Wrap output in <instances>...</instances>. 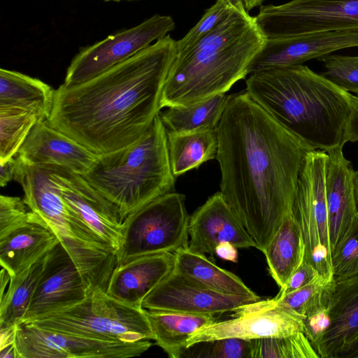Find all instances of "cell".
Wrapping results in <instances>:
<instances>
[{"mask_svg": "<svg viewBox=\"0 0 358 358\" xmlns=\"http://www.w3.org/2000/svg\"><path fill=\"white\" fill-rule=\"evenodd\" d=\"M217 134L220 192L264 253L292 214L304 158L314 149L245 90L229 95Z\"/></svg>", "mask_w": 358, "mask_h": 358, "instance_id": "cell-1", "label": "cell"}, {"mask_svg": "<svg viewBox=\"0 0 358 358\" xmlns=\"http://www.w3.org/2000/svg\"><path fill=\"white\" fill-rule=\"evenodd\" d=\"M176 54V41L167 34L85 83L61 85L47 122L98 155L131 145L159 114Z\"/></svg>", "mask_w": 358, "mask_h": 358, "instance_id": "cell-2", "label": "cell"}, {"mask_svg": "<svg viewBox=\"0 0 358 358\" xmlns=\"http://www.w3.org/2000/svg\"><path fill=\"white\" fill-rule=\"evenodd\" d=\"M248 94L282 126L314 150L343 147L352 96L300 64L251 73Z\"/></svg>", "mask_w": 358, "mask_h": 358, "instance_id": "cell-3", "label": "cell"}, {"mask_svg": "<svg viewBox=\"0 0 358 358\" xmlns=\"http://www.w3.org/2000/svg\"><path fill=\"white\" fill-rule=\"evenodd\" d=\"M265 40L255 17L234 9L201 41L176 54L164 85L162 108L225 94L248 74Z\"/></svg>", "mask_w": 358, "mask_h": 358, "instance_id": "cell-4", "label": "cell"}, {"mask_svg": "<svg viewBox=\"0 0 358 358\" xmlns=\"http://www.w3.org/2000/svg\"><path fill=\"white\" fill-rule=\"evenodd\" d=\"M84 179L112 203L123 220L165 194L174 192L166 129L157 115L136 141L100 155Z\"/></svg>", "mask_w": 358, "mask_h": 358, "instance_id": "cell-5", "label": "cell"}, {"mask_svg": "<svg viewBox=\"0 0 358 358\" xmlns=\"http://www.w3.org/2000/svg\"><path fill=\"white\" fill-rule=\"evenodd\" d=\"M15 181L23 200L55 232L90 288L105 286L117 266V255L105 246L63 199L50 166L29 165L16 155Z\"/></svg>", "mask_w": 358, "mask_h": 358, "instance_id": "cell-6", "label": "cell"}, {"mask_svg": "<svg viewBox=\"0 0 358 358\" xmlns=\"http://www.w3.org/2000/svg\"><path fill=\"white\" fill-rule=\"evenodd\" d=\"M30 323L44 329L106 341L154 340L144 308L125 304L101 290L89 291L80 303Z\"/></svg>", "mask_w": 358, "mask_h": 358, "instance_id": "cell-7", "label": "cell"}, {"mask_svg": "<svg viewBox=\"0 0 358 358\" xmlns=\"http://www.w3.org/2000/svg\"><path fill=\"white\" fill-rule=\"evenodd\" d=\"M183 194L162 195L128 215L123 221L117 264L188 247L189 221Z\"/></svg>", "mask_w": 358, "mask_h": 358, "instance_id": "cell-8", "label": "cell"}, {"mask_svg": "<svg viewBox=\"0 0 358 358\" xmlns=\"http://www.w3.org/2000/svg\"><path fill=\"white\" fill-rule=\"evenodd\" d=\"M327 153L313 150L306 155L299 173L292 214L302 234L304 257L327 280L333 278L331 248L325 196Z\"/></svg>", "mask_w": 358, "mask_h": 358, "instance_id": "cell-9", "label": "cell"}, {"mask_svg": "<svg viewBox=\"0 0 358 358\" xmlns=\"http://www.w3.org/2000/svg\"><path fill=\"white\" fill-rule=\"evenodd\" d=\"M266 39L358 28V0H292L262 6L255 17Z\"/></svg>", "mask_w": 358, "mask_h": 358, "instance_id": "cell-10", "label": "cell"}, {"mask_svg": "<svg viewBox=\"0 0 358 358\" xmlns=\"http://www.w3.org/2000/svg\"><path fill=\"white\" fill-rule=\"evenodd\" d=\"M174 27L171 16L156 14L136 27L82 48L68 67L63 85L73 87L96 77L166 36Z\"/></svg>", "mask_w": 358, "mask_h": 358, "instance_id": "cell-11", "label": "cell"}, {"mask_svg": "<svg viewBox=\"0 0 358 358\" xmlns=\"http://www.w3.org/2000/svg\"><path fill=\"white\" fill-rule=\"evenodd\" d=\"M15 345L18 358H127L141 355L152 344L102 341L22 322L16 326Z\"/></svg>", "mask_w": 358, "mask_h": 358, "instance_id": "cell-12", "label": "cell"}, {"mask_svg": "<svg viewBox=\"0 0 358 358\" xmlns=\"http://www.w3.org/2000/svg\"><path fill=\"white\" fill-rule=\"evenodd\" d=\"M234 312L232 319L217 321L196 331L187 341V348L226 338L253 340L303 333L301 316L272 305L268 299L247 304Z\"/></svg>", "mask_w": 358, "mask_h": 358, "instance_id": "cell-13", "label": "cell"}, {"mask_svg": "<svg viewBox=\"0 0 358 358\" xmlns=\"http://www.w3.org/2000/svg\"><path fill=\"white\" fill-rule=\"evenodd\" d=\"M50 166L52 178L63 199L97 238L117 255L124 221L117 208L81 175L60 166Z\"/></svg>", "mask_w": 358, "mask_h": 358, "instance_id": "cell-14", "label": "cell"}, {"mask_svg": "<svg viewBox=\"0 0 358 358\" xmlns=\"http://www.w3.org/2000/svg\"><path fill=\"white\" fill-rule=\"evenodd\" d=\"M90 289L76 263L57 243L47 254L23 322L60 310L84 300Z\"/></svg>", "mask_w": 358, "mask_h": 358, "instance_id": "cell-15", "label": "cell"}, {"mask_svg": "<svg viewBox=\"0 0 358 358\" xmlns=\"http://www.w3.org/2000/svg\"><path fill=\"white\" fill-rule=\"evenodd\" d=\"M259 300L209 289L175 268L144 299L142 308L195 315H220Z\"/></svg>", "mask_w": 358, "mask_h": 358, "instance_id": "cell-16", "label": "cell"}, {"mask_svg": "<svg viewBox=\"0 0 358 358\" xmlns=\"http://www.w3.org/2000/svg\"><path fill=\"white\" fill-rule=\"evenodd\" d=\"M358 47V28L268 38L250 63L248 74L275 67L300 65L348 48Z\"/></svg>", "mask_w": 358, "mask_h": 358, "instance_id": "cell-17", "label": "cell"}, {"mask_svg": "<svg viewBox=\"0 0 358 358\" xmlns=\"http://www.w3.org/2000/svg\"><path fill=\"white\" fill-rule=\"evenodd\" d=\"M188 232V249L212 257L222 242L237 248L257 247L220 192L210 196L190 215Z\"/></svg>", "mask_w": 358, "mask_h": 358, "instance_id": "cell-18", "label": "cell"}, {"mask_svg": "<svg viewBox=\"0 0 358 358\" xmlns=\"http://www.w3.org/2000/svg\"><path fill=\"white\" fill-rule=\"evenodd\" d=\"M16 155L29 165L57 166L80 175L90 171L99 156L47 120L35 124Z\"/></svg>", "mask_w": 358, "mask_h": 358, "instance_id": "cell-19", "label": "cell"}, {"mask_svg": "<svg viewBox=\"0 0 358 358\" xmlns=\"http://www.w3.org/2000/svg\"><path fill=\"white\" fill-rule=\"evenodd\" d=\"M325 196L331 254L358 215L353 189V169L343 147L327 151Z\"/></svg>", "mask_w": 358, "mask_h": 358, "instance_id": "cell-20", "label": "cell"}, {"mask_svg": "<svg viewBox=\"0 0 358 358\" xmlns=\"http://www.w3.org/2000/svg\"><path fill=\"white\" fill-rule=\"evenodd\" d=\"M174 266L173 252L144 255L117 264L110 276L106 293L125 304L142 308L145 296Z\"/></svg>", "mask_w": 358, "mask_h": 358, "instance_id": "cell-21", "label": "cell"}, {"mask_svg": "<svg viewBox=\"0 0 358 358\" xmlns=\"http://www.w3.org/2000/svg\"><path fill=\"white\" fill-rule=\"evenodd\" d=\"M329 306L331 324L315 350L320 358H342L358 338V275L335 281Z\"/></svg>", "mask_w": 358, "mask_h": 358, "instance_id": "cell-22", "label": "cell"}, {"mask_svg": "<svg viewBox=\"0 0 358 358\" xmlns=\"http://www.w3.org/2000/svg\"><path fill=\"white\" fill-rule=\"evenodd\" d=\"M55 232L38 216L0 239V263L10 276L27 269L57 243Z\"/></svg>", "mask_w": 358, "mask_h": 358, "instance_id": "cell-23", "label": "cell"}, {"mask_svg": "<svg viewBox=\"0 0 358 358\" xmlns=\"http://www.w3.org/2000/svg\"><path fill=\"white\" fill-rule=\"evenodd\" d=\"M145 312L156 344L171 358L182 357L188 349L187 341L196 331L218 321L215 315L148 309H145Z\"/></svg>", "mask_w": 358, "mask_h": 358, "instance_id": "cell-24", "label": "cell"}, {"mask_svg": "<svg viewBox=\"0 0 358 358\" xmlns=\"http://www.w3.org/2000/svg\"><path fill=\"white\" fill-rule=\"evenodd\" d=\"M174 255V268L196 283L220 294L261 300L238 276L217 266L205 255L188 248H180Z\"/></svg>", "mask_w": 358, "mask_h": 358, "instance_id": "cell-25", "label": "cell"}, {"mask_svg": "<svg viewBox=\"0 0 358 358\" xmlns=\"http://www.w3.org/2000/svg\"><path fill=\"white\" fill-rule=\"evenodd\" d=\"M55 91L38 78L12 70L0 69V106L30 109L48 120Z\"/></svg>", "mask_w": 358, "mask_h": 358, "instance_id": "cell-26", "label": "cell"}, {"mask_svg": "<svg viewBox=\"0 0 358 358\" xmlns=\"http://www.w3.org/2000/svg\"><path fill=\"white\" fill-rule=\"evenodd\" d=\"M166 134L169 162L176 178L216 159L217 128L181 133L166 131Z\"/></svg>", "mask_w": 358, "mask_h": 358, "instance_id": "cell-27", "label": "cell"}, {"mask_svg": "<svg viewBox=\"0 0 358 358\" xmlns=\"http://www.w3.org/2000/svg\"><path fill=\"white\" fill-rule=\"evenodd\" d=\"M305 244L292 214L276 231L264 254L268 271L280 289L283 287L305 256Z\"/></svg>", "mask_w": 358, "mask_h": 358, "instance_id": "cell-28", "label": "cell"}, {"mask_svg": "<svg viewBox=\"0 0 358 358\" xmlns=\"http://www.w3.org/2000/svg\"><path fill=\"white\" fill-rule=\"evenodd\" d=\"M229 98V95L220 94L192 104L168 107L159 115L167 132L216 129Z\"/></svg>", "mask_w": 358, "mask_h": 358, "instance_id": "cell-29", "label": "cell"}, {"mask_svg": "<svg viewBox=\"0 0 358 358\" xmlns=\"http://www.w3.org/2000/svg\"><path fill=\"white\" fill-rule=\"evenodd\" d=\"M47 254V253H46ZM46 254L17 275L10 276L0 301V327L23 322L43 268Z\"/></svg>", "mask_w": 358, "mask_h": 358, "instance_id": "cell-30", "label": "cell"}, {"mask_svg": "<svg viewBox=\"0 0 358 358\" xmlns=\"http://www.w3.org/2000/svg\"><path fill=\"white\" fill-rule=\"evenodd\" d=\"M45 120L37 112L0 106V163L14 157L35 124Z\"/></svg>", "mask_w": 358, "mask_h": 358, "instance_id": "cell-31", "label": "cell"}, {"mask_svg": "<svg viewBox=\"0 0 358 358\" xmlns=\"http://www.w3.org/2000/svg\"><path fill=\"white\" fill-rule=\"evenodd\" d=\"M250 341L252 358H320L303 332L284 337Z\"/></svg>", "mask_w": 358, "mask_h": 358, "instance_id": "cell-32", "label": "cell"}, {"mask_svg": "<svg viewBox=\"0 0 358 358\" xmlns=\"http://www.w3.org/2000/svg\"><path fill=\"white\" fill-rule=\"evenodd\" d=\"M334 283V279L327 280L320 277L301 288L284 296H275L268 301L273 306L290 310L303 317L330 297Z\"/></svg>", "mask_w": 358, "mask_h": 358, "instance_id": "cell-33", "label": "cell"}, {"mask_svg": "<svg viewBox=\"0 0 358 358\" xmlns=\"http://www.w3.org/2000/svg\"><path fill=\"white\" fill-rule=\"evenodd\" d=\"M335 281L358 275V215L331 254Z\"/></svg>", "mask_w": 358, "mask_h": 358, "instance_id": "cell-34", "label": "cell"}, {"mask_svg": "<svg viewBox=\"0 0 358 358\" xmlns=\"http://www.w3.org/2000/svg\"><path fill=\"white\" fill-rule=\"evenodd\" d=\"M317 59L326 69L322 76L345 91L358 94V56L329 54Z\"/></svg>", "mask_w": 358, "mask_h": 358, "instance_id": "cell-35", "label": "cell"}, {"mask_svg": "<svg viewBox=\"0 0 358 358\" xmlns=\"http://www.w3.org/2000/svg\"><path fill=\"white\" fill-rule=\"evenodd\" d=\"M234 10L227 0H217L215 4L206 10L197 24L182 38L176 41L177 53L191 48L201 41L222 23Z\"/></svg>", "mask_w": 358, "mask_h": 358, "instance_id": "cell-36", "label": "cell"}, {"mask_svg": "<svg viewBox=\"0 0 358 358\" xmlns=\"http://www.w3.org/2000/svg\"><path fill=\"white\" fill-rule=\"evenodd\" d=\"M38 217L20 197L0 196V239Z\"/></svg>", "mask_w": 358, "mask_h": 358, "instance_id": "cell-37", "label": "cell"}, {"mask_svg": "<svg viewBox=\"0 0 358 358\" xmlns=\"http://www.w3.org/2000/svg\"><path fill=\"white\" fill-rule=\"evenodd\" d=\"M200 343L203 346L196 357L252 358L250 340L226 338Z\"/></svg>", "mask_w": 358, "mask_h": 358, "instance_id": "cell-38", "label": "cell"}, {"mask_svg": "<svg viewBox=\"0 0 358 358\" xmlns=\"http://www.w3.org/2000/svg\"><path fill=\"white\" fill-rule=\"evenodd\" d=\"M329 299L330 297L302 317L303 334L314 348L320 342L331 324Z\"/></svg>", "mask_w": 358, "mask_h": 358, "instance_id": "cell-39", "label": "cell"}, {"mask_svg": "<svg viewBox=\"0 0 358 358\" xmlns=\"http://www.w3.org/2000/svg\"><path fill=\"white\" fill-rule=\"evenodd\" d=\"M321 277L315 267L305 257L293 272L285 286L280 289L276 296H284L301 288Z\"/></svg>", "mask_w": 358, "mask_h": 358, "instance_id": "cell-40", "label": "cell"}, {"mask_svg": "<svg viewBox=\"0 0 358 358\" xmlns=\"http://www.w3.org/2000/svg\"><path fill=\"white\" fill-rule=\"evenodd\" d=\"M344 141H358V94L352 96L351 112L345 128Z\"/></svg>", "mask_w": 358, "mask_h": 358, "instance_id": "cell-41", "label": "cell"}, {"mask_svg": "<svg viewBox=\"0 0 358 358\" xmlns=\"http://www.w3.org/2000/svg\"><path fill=\"white\" fill-rule=\"evenodd\" d=\"M0 185L3 187L15 180L17 169L16 155L8 161L0 163Z\"/></svg>", "mask_w": 358, "mask_h": 358, "instance_id": "cell-42", "label": "cell"}, {"mask_svg": "<svg viewBox=\"0 0 358 358\" xmlns=\"http://www.w3.org/2000/svg\"><path fill=\"white\" fill-rule=\"evenodd\" d=\"M215 253L220 258L224 260L237 262V248L229 242H222L215 248Z\"/></svg>", "mask_w": 358, "mask_h": 358, "instance_id": "cell-43", "label": "cell"}, {"mask_svg": "<svg viewBox=\"0 0 358 358\" xmlns=\"http://www.w3.org/2000/svg\"><path fill=\"white\" fill-rule=\"evenodd\" d=\"M16 326L0 327V349L15 343Z\"/></svg>", "mask_w": 358, "mask_h": 358, "instance_id": "cell-44", "label": "cell"}, {"mask_svg": "<svg viewBox=\"0 0 358 358\" xmlns=\"http://www.w3.org/2000/svg\"><path fill=\"white\" fill-rule=\"evenodd\" d=\"M1 358H18L15 343L0 349Z\"/></svg>", "mask_w": 358, "mask_h": 358, "instance_id": "cell-45", "label": "cell"}, {"mask_svg": "<svg viewBox=\"0 0 358 358\" xmlns=\"http://www.w3.org/2000/svg\"><path fill=\"white\" fill-rule=\"evenodd\" d=\"M236 10L242 13H248L245 8L243 0H227Z\"/></svg>", "mask_w": 358, "mask_h": 358, "instance_id": "cell-46", "label": "cell"}, {"mask_svg": "<svg viewBox=\"0 0 358 358\" xmlns=\"http://www.w3.org/2000/svg\"><path fill=\"white\" fill-rule=\"evenodd\" d=\"M352 182L356 208L358 214V170L354 171Z\"/></svg>", "mask_w": 358, "mask_h": 358, "instance_id": "cell-47", "label": "cell"}, {"mask_svg": "<svg viewBox=\"0 0 358 358\" xmlns=\"http://www.w3.org/2000/svg\"><path fill=\"white\" fill-rule=\"evenodd\" d=\"M342 358H358V338L353 346L343 356Z\"/></svg>", "mask_w": 358, "mask_h": 358, "instance_id": "cell-48", "label": "cell"}, {"mask_svg": "<svg viewBox=\"0 0 358 358\" xmlns=\"http://www.w3.org/2000/svg\"><path fill=\"white\" fill-rule=\"evenodd\" d=\"M263 1L264 0H243L246 10H251L252 8L261 5Z\"/></svg>", "mask_w": 358, "mask_h": 358, "instance_id": "cell-49", "label": "cell"}, {"mask_svg": "<svg viewBox=\"0 0 358 358\" xmlns=\"http://www.w3.org/2000/svg\"><path fill=\"white\" fill-rule=\"evenodd\" d=\"M104 1H116V2H119V1H136V0H103Z\"/></svg>", "mask_w": 358, "mask_h": 358, "instance_id": "cell-50", "label": "cell"}]
</instances>
